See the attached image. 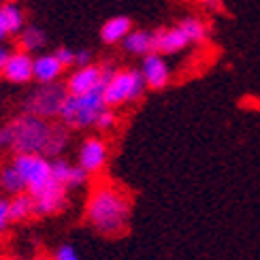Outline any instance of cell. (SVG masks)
<instances>
[{
  "instance_id": "1",
  "label": "cell",
  "mask_w": 260,
  "mask_h": 260,
  "mask_svg": "<svg viewBox=\"0 0 260 260\" xmlns=\"http://www.w3.org/2000/svg\"><path fill=\"white\" fill-rule=\"evenodd\" d=\"M11 143L15 154H41L47 158H58L69 145V128L64 124H51V120L35 113H21L7 124Z\"/></svg>"
},
{
  "instance_id": "2",
  "label": "cell",
  "mask_w": 260,
  "mask_h": 260,
  "mask_svg": "<svg viewBox=\"0 0 260 260\" xmlns=\"http://www.w3.org/2000/svg\"><path fill=\"white\" fill-rule=\"evenodd\" d=\"M133 205L126 192L111 183L96 186L85 201V222L103 237H120L128 231Z\"/></svg>"
},
{
  "instance_id": "3",
  "label": "cell",
  "mask_w": 260,
  "mask_h": 260,
  "mask_svg": "<svg viewBox=\"0 0 260 260\" xmlns=\"http://www.w3.org/2000/svg\"><path fill=\"white\" fill-rule=\"evenodd\" d=\"M105 107L107 103L103 96V88H96L85 94H67L58 117L67 128L85 130L94 126L96 117H99V113Z\"/></svg>"
},
{
  "instance_id": "4",
  "label": "cell",
  "mask_w": 260,
  "mask_h": 260,
  "mask_svg": "<svg viewBox=\"0 0 260 260\" xmlns=\"http://www.w3.org/2000/svg\"><path fill=\"white\" fill-rule=\"evenodd\" d=\"M147 90V83L143 79L141 69H115V73L103 85V96L107 107H117L130 105L143 99Z\"/></svg>"
},
{
  "instance_id": "5",
  "label": "cell",
  "mask_w": 260,
  "mask_h": 260,
  "mask_svg": "<svg viewBox=\"0 0 260 260\" xmlns=\"http://www.w3.org/2000/svg\"><path fill=\"white\" fill-rule=\"evenodd\" d=\"M67 94H69L67 85L60 81L39 83L24 99V111L35 113L39 117H45V120H53V117L60 115L62 103L67 99Z\"/></svg>"
},
{
  "instance_id": "6",
  "label": "cell",
  "mask_w": 260,
  "mask_h": 260,
  "mask_svg": "<svg viewBox=\"0 0 260 260\" xmlns=\"http://www.w3.org/2000/svg\"><path fill=\"white\" fill-rule=\"evenodd\" d=\"M26 183V192L30 197H37L41 190H45L53 179L51 160L41 154H15V160L11 162Z\"/></svg>"
},
{
  "instance_id": "7",
  "label": "cell",
  "mask_w": 260,
  "mask_h": 260,
  "mask_svg": "<svg viewBox=\"0 0 260 260\" xmlns=\"http://www.w3.org/2000/svg\"><path fill=\"white\" fill-rule=\"evenodd\" d=\"M107 160H109V145L107 141L101 137H88L79 145L77 151V165L88 171L90 175H99V173L107 167Z\"/></svg>"
},
{
  "instance_id": "8",
  "label": "cell",
  "mask_w": 260,
  "mask_h": 260,
  "mask_svg": "<svg viewBox=\"0 0 260 260\" xmlns=\"http://www.w3.org/2000/svg\"><path fill=\"white\" fill-rule=\"evenodd\" d=\"M141 73H143L147 90H165L173 77L167 56H162L158 51H149L141 58Z\"/></svg>"
},
{
  "instance_id": "9",
  "label": "cell",
  "mask_w": 260,
  "mask_h": 260,
  "mask_svg": "<svg viewBox=\"0 0 260 260\" xmlns=\"http://www.w3.org/2000/svg\"><path fill=\"white\" fill-rule=\"evenodd\" d=\"M67 186H62L60 181H51L45 190H41L35 199V215L39 218H47V215H56L67 209L69 197H67Z\"/></svg>"
},
{
  "instance_id": "10",
  "label": "cell",
  "mask_w": 260,
  "mask_h": 260,
  "mask_svg": "<svg viewBox=\"0 0 260 260\" xmlns=\"http://www.w3.org/2000/svg\"><path fill=\"white\" fill-rule=\"evenodd\" d=\"M67 90L69 94H85L92 92L96 88H103L105 85V75H103V64L96 67V64H85V67H77L67 79Z\"/></svg>"
},
{
  "instance_id": "11",
  "label": "cell",
  "mask_w": 260,
  "mask_h": 260,
  "mask_svg": "<svg viewBox=\"0 0 260 260\" xmlns=\"http://www.w3.org/2000/svg\"><path fill=\"white\" fill-rule=\"evenodd\" d=\"M32 64H35V58H32L30 51L24 49H17V51H11L7 64L3 69V77L9 83H15V85H26L35 79V73H32Z\"/></svg>"
},
{
  "instance_id": "12",
  "label": "cell",
  "mask_w": 260,
  "mask_h": 260,
  "mask_svg": "<svg viewBox=\"0 0 260 260\" xmlns=\"http://www.w3.org/2000/svg\"><path fill=\"white\" fill-rule=\"evenodd\" d=\"M190 45L192 43L179 24L171 28L154 30V51L162 53V56H175V53H181L183 49H188Z\"/></svg>"
},
{
  "instance_id": "13",
  "label": "cell",
  "mask_w": 260,
  "mask_h": 260,
  "mask_svg": "<svg viewBox=\"0 0 260 260\" xmlns=\"http://www.w3.org/2000/svg\"><path fill=\"white\" fill-rule=\"evenodd\" d=\"M32 73H35L37 83H53V81H60L64 67L56 58V53H39V56H35Z\"/></svg>"
},
{
  "instance_id": "14",
  "label": "cell",
  "mask_w": 260,
  "mask_h": 260,
  "mask_svg": "<svg viewBox=\"0 0 260 260\" xmlns=\"http://www.w3.org/2000/svg\"><path fill=\"white\" fill-rule=\"evenodd\" d=\"M133 30V21L126 15H113L101 26V41L105 45H120L126 35Z\"/></svg>"
},
{
  "instance_id": "15",
  "label": "cell",
  "mask_w": 260,
  "mask_h": 260,
  "mask_svg": "<svg viewBox=\"0 0 260 260\" xmlns=\"http://www.w3.org/2000/svg\"><path fill=\"white\" fill-rule=\"evenodd\" d=\"M122 49L126 53H130V56H139L143 58L145 53L154 51V32L151 30H137L133 28L126 35V39L120 43Z\"/></svg>"
},
{
  "instance_id": "16",
  "label": "cell",
  "mask_w": 260,
  "mask_h": 260,
  "mask_svg": "<svg viewBox=\"0 0 260 260\" xmlns=\"http://www.w3.org/2000/svg\"><path fill=\"white\" fill-rule=\"evenodd\" d=\"M9 215L11 222H24L35 215V199L28 192L13 194V199L9 201Z\"/></svg>"
},
{
  "instance_id": "17",
  "label": "cell",
  "mask_w": 260,
  "mask_h": 260,
  "mask_svg": "<svg viewBox=\"0 0 260 260\" xmlns=\"http://www.w3.org/2000/svg\"><path fill=\"white\" fill-rule=\"evenodd\" d=\"M17 37H19V49L30 51V53L41 51L43 47L47 45L45 30L39 28V26H24V30H21Z\"/></svg>"
},
{
  "instance_id": "18",
  "label": "cell",
  "mask_w": 260,
  "mask_h": 260,
  "mask_svg": "<svg viewBox=\"0 0 260 260\" xmlns=\"http://www.w3.org/2000/svg\"><path fill=\"white\" fill-rule=\"evenodd\" d=\"M0 9H3L9 35H19V32L24 30V26H26L24 9H21L17 3H13V0H7V3H3V5H0Z\"/></svg>"
},
{
  "instance_id": "19",
  "label": "cell",
  "mask_w": 260,
  "mask_h": 260,
  "mask_svg": "<svg viewBox=\"0 0 260 260\" xmlns=\"http://www.w3.org/2000/svg\"><path fill=\"white\" fill-rule=\"evenodd\" d=\"M179 26H181L183 32H186V37L190 39L192 45H201V43H205V41H207V37H209V26L205 24L203 19H199V17L181 19Z\"/></svg>"
},
{
  "instance_id": "20",
  "label": "cell",
  "mask_w": 260,
  "mask_h": 260,
  "mask_svg": "<svg viewBox=\"0 0 260 260\" xmlns=\"http://www.w3.org/2000/svg\"><path fill=\"white\" fill-rule=\"evenodd\" d=\"M0 188L9 194H19V192H26V183L21 179V175L17 173V169L13 165L3 167L0 169Z\"/></svg>"
},
{
  "instance_id": "21",
  "label": "cell",
  "mask_w": 260,
  "mask_h": 260,
  "mask_svg": "<svg viewBox=\"0 0 260 260\" xmlns=\"http://www.w3.org/2000/svg\"><path fill=\"white\" fill-rule=\"evenodd\" d=\"M115 124H117V113H115V109H113V107H105V109L99 113V117H96L94 128L101 130V133H107V130L115 128Z\"/></svg>"
},
{
  "instance_id": "22",
  "label": "cell",
  "mask_w": 260,
  "mask_h": 260,
  "mask_svg": "<svg viewBox=\"0 0 260 260\" xmlns=\"http://www.w3.org/2000/svg\"><path fill=\"white\" fill-rule=\"evenodd\" d=\"M51 260H79V254L75 250L73 243H62L56 252H53Z\"/></svg>"
},
{
  "instance_id": "23",
  "label": "cell",
  "mask_w": 260,
  "mask_h": 260,
  "mask_svg": "<svg viewBox=\"0 0 260 260\" xmlns=\"http://www.w3.org/2000/svg\"><path fill=\"white\" fill-rule=\"evenodd\" d=\"M53 53H56V58L62 62V67H64V69L75 67V51H73L71 47H58Z\"/></svg>"
},
{
  "instance_id": "24",
  "label": "cell",
  "mask_w": 260,
  "mask_h": 260,
  "mask_svg": "<svg viewBox=\"0 0 260 260\" xmlns=\"http://www.w3.org/2000/svg\"><path fill=\"white\" fill-rule=\"evenodd\" d=\"M11 222V215H9V201L0 199V233H3Z\"/></svg>"
},
{
  "instance_id": "25",
  "label": "cell",
  "mask_w": 260,
  "mask_h": 260,
  "mask_svg": "<svg viewBox=\"0 0 260 260\" xmlns=\"http://www.w3.org/2000/svg\"><path fill=\"white\" fill-rule=\"evenodd\" d=\"M85 64H92V51L90 49L75 51V67H85Z\"/></svg>"
},
{
  "instance_id": "26",
  "label": "cell",
  "mask_w": 260,
  "mask_h": 260,
  "mask_svg": "<svg viewBox=\"0 0 260 260\" xmlns=\"http://www.w3.org/2000/svg\"><path fill=\"white\" fill-rule=\"evenodd\" d=\"M199 3L209 11V13H218V11H222V3L220 0H199Z\"/></svg>"
},
{
  "instance_id": "27",
  "label": "cell",
  "mask_w": 260,
  "mask_h": 260,
  "mask_svg": "<svg viewBox=\"0 0 260 260\" xmlns=\"http://www.w3.org/2000/svg\"><path fill=\"white\" fill-rule=\"evenodd\" d=\"M9 143H11L9 126H3V128H0V149H3V147H9Z\"/></svg>"
},
{
  "instance_id": "28",
  "label": "cell",
  "mask_w": 260,
  "mask_h": 260,
  "mask_svg": "<svg viewBox=\"0 0 260 260\" xmlns=\"http://www.w3.org/2000/svg\"><path fill=\"white\" fill-rule=\"evenodd\" d=\"M9 37V28H7V21H5V15H3V9H0V43Z\"/></svg>"
},
{
  "instance_id": "29",
  "label": "cell",
  "mask_w": 260,
  "mask_h": 260,
  "mask_svg": "<svg viewBox=\"0 0 260 260\" xmlns=\"http://www.w3.org/2000/svg\"><path fill=\"white\" fill-rule=\"evenodd\" d=\"M9 49L5 45H0V75H3V69H5V64H7V58H9Z\"/></svg>"
}]
</instances>
